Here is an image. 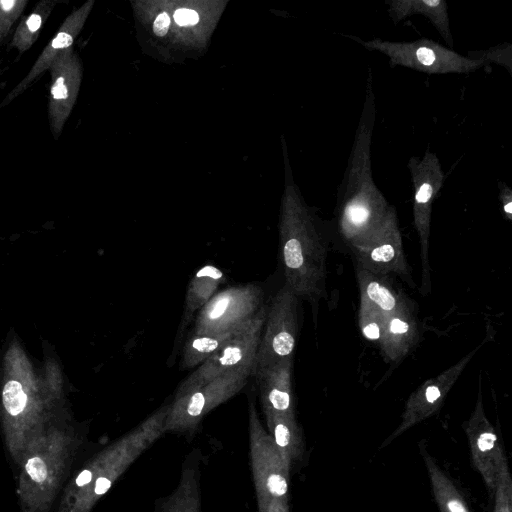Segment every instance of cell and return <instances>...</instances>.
I'll return each mask as SVG.
<instances>
[{"instance_id": "obj_1", "label": "cell", "mask_w": 512, "mask_h": 512, "mask_svg": "<svg viewBox=\"0 0 512 512\" xmlns=\"http://www.w3.org/2000/svg\"><path fill=\"white\" fill-rule=\"evenodd\" d=\"M86 436L81 428L54 422L28 444L16 472L20 512H54Z\"/></svg>"}, {"instance_id": "obj_16", "label": "cell", "mask_w": 512, "mask_h": 512, "mask_svg": "<svg viewBox=\"0 0 512 512\" xmlns=\"http://www.w3.org/2000/svg\"><path fill=\"white\" fill-rule=\"evenodd\" d=\"M199 451L187 455L176 488L158 503L157 512H201Z\"/></svg>"}, {"instance_id": "obj_34", "label": "cell", "mask_w": 512, "mask_h": 512, "mask_svg": "<svg viewBox=\"0 0 512 512\" xmlns=\"http://www.w3.org/2000/svg\"><path fill=\"white\" fill-rule=\"evenodd\" d=\"M0 3L4 10H10L12 6L15 4L13 0H2Z\"/></svg>"}, {"instance_id": "obj_26", "label": "cell", "mask_w": 512, "mask_h": 512, "mask_svg": "<svg viewBox=\"0 0 512 512\" xmlns=\"http://www.w3.org/2000/svg\"><path fill=\"white\" fill-rule=\"evenodd\" d=\"M512 46L508 43L500 44L495 47L488 48L481 51H470L467 57L484 60L488 64L494 62L504 66L507 71L512 74Z\"/></svg>"}, {"instance_id": "obj_3", "label": "cell", "mask_w": 512, "mask_h": 512, "mask_svg": "<svg viewBox=\"0 0 512 512\" xmlns=\"http://www.w3.org/2000/svg\"><path fill=\"white\" fill-rule=\"evenodd\" d=\"M376 121V98L369 72L365 100L340 190L339 229L348 243L376 227L389 204L376 186L371 167V140Z\"/></svg>"}, {"instance_id": "obj_27", "label": "cell", "mask_w": 512, "mask_h": 512, "mask_svg": "<svg viewBox=\"0 0 512 512\" xmlns=\"http://www.w3.org/2000/svg\"><path fill=\"white\" fill-rule=\"evenodd\" d=\"M499 199L506 219H512V190L505 182H499Z\"/></svg>"}, {"instance_id": "obj_7", "label": "cell", "mask_w": 512, "mask_h": 512, "mask_svg": "<svg viewBox=\"0 0 512 512\" xmlns=\"http://www.w3.org/2000/svg\"><path fill=\"white\" fill-rule=\"evenodd\" d=\"M265 317L266 307L263 306L255 317L237 331L220 350L180 383L174 399L231 371L241 368L253 370Z\"/></svg>"}, {"instance_id": "obj_15", "label": "cell", "mask_w": 512, "mask_h": 512, "mask_svg": "<svg viewBox=\"0 0 512 512\" xmlns=\"http://www.w3.org/2000/svg\"><path fill=\"white\" fill-rule=\"evenodd\" d=\"M292 364L293 357L284 358L254 376L264 413L274 412L295 417L291 383Z\"/></svg>"}, {"instance_id": "obj_25", "label": "cell", "mask_w": 512, "mask_h": 512, "mask_svg": "<svg viewBox=\"0 0 512 512\" xmlns=\"http://www.w3.org/2000/svg\"><path fill=\"white\" fill-rule=\"evenodd\" d=\"M494 496V512H512V479L508 465L499 473Z\"/></svg>"}, {"instance_id": "obj_19", "label": "cell", "mask_w": 512, "mask_h": 512, "mask_svg": "<svg viewBox=\"0 0 512 512\" xmlns=\"http://www.w3.org/2000/svg\"><path fill=\"white\" fill-rule=\"evenodd\" d=\"M223 272L213 265H206L199 269L188 284L182 319L179 325L176 342L181 341L187 325L216 293L224 280Z\"/></svg>"}, {"instance_id": "obj_6", "label": "cell", "mask_w": 512, "mask_h": 512, "mask_svg": "<svg viewBox=\"0 0 512 512\" xmlns=\"http://www.w3.org/2000/svg\"><path fill=\"white\" fill-rule=\"evenodd\" d=\"M252 370L241 368L175 398L170 404L164 432L191 434L210 411L239 393Z\"/></svg>"}, {"instance_id": "obj_29", "label": "cell", "mask_w": 512, "mask_h": 512, "mask_svg": "<svg viewBox=\"0 0 512 512\" xmlns=\"http://www.w3.org/2000/svg\"><path fill=\"white\" fill-rule=\"evenodd\" d=\"M174 19L180 26H189L195 25L199 20V16L194 10L182 8L176 10L174 13Z\"/></svg>"}, {"instance_id": "obj_24", "label": "cell", "mask_w": 512, "mask_h": 512, "mask_svg": "<svg viewBox=\"0 0 512 512\" xmlns=\"http://www.w3.org/2000/svg\"><path fill=\"white\" fill-rule=\"evenodd\" d=\"M385 324V315L368 299L360 295L359 326L363 335L379 344Z\"/></svg>"}, {"instance_id": "obj_30", "label": "cell", "mask_w": 512, "mask_h": 512, "mask_svg": "<svg viewBox=\"0 0 512 512\" xmlns=\"http://www.w3.org/2000/svg\"><path fill=\"white\" fill-rule=\"evenodd\" d=\"M169 26L170 17L166 12H162L154 21L153 32L156 36L162 37L168 32Z\"/></svg>"}, {"instance_id": "obj_13", "label": "cell", "mask_w": 512, "mask_h": 512, "mask_svg": "<svg viewBox=\"0 0 512 512\" xmlns=\"http://www.w3.org/2000/svg\"><path fill=\"white\" fill-rule=\"evenodd\" d=\"M473 465L482 476L485 485L494 493L501 469L507 465L505 454L497 434L487 419L479 398L465 426Z\"/></svg>"}, {"instance_id": "obj_28", "label": "cell", "mask_w": 512, "mask_h": 512, "mask_svg": "<svg viewBox=\"0 0 512 512\" xmlns=\"http://www.w3.org/2000/svg\"><path fill=\"white\" fill-rule=\"evenodd\" d=\"M258 512H289L288 500L271 498L257 502Z\"/></svg>"}, {"instance_id": "obj_11", "label": "cell", "mask_w": 512, "mask_h": 512, "mask_svg": "<svg viewBox=\"0 0 512 512\" xmlns=\"http://www.w3.org/2000/svg\"><path fill=\"white\" fill-rule=\"evenodd\" d=\"M249 448L257 502L271 498L288 500L289 472L260 421L254 401L249 402Z\"/></svg>"}, {"instance_id": "obj_22", "label": "cell", "mask_w": 512, "mask_h": 512, "mask_svg": "<svg viewBox=\"0 0 512 512\" xmlns=\"http://www.w3.org/2000/svg\"><path fill=\"white\" fill-rule=\"evenodd\" d=\"M422 454L440 512H471L456 486L434 459L426 451L422 450Z\"/></svg>"}, {"instance_id": "obj_31", "label": "cell", "mask_w": 512, "mask_h": 512, "mask_svg": "<svg viewBox=\"0 0 512 512\" xmlns=\"http://www.w3.org/2000/svg\"><path fill=\"white\" fill-rule=\"evenodd\" d=\"M72 37L67 33H59L52 42V46L55 49L64 48L72 43Z\"/></svg>"}, {"instance_id": "obj_5", "label": "cell", "mask_w": 512, "mask_h": 512, "mask_svg": "<svg viewBox=\"0 0 512 512\" xmlns=\"http://www.w3.org/2000/svg\"><path fill=\"white\" fill-rule=\"evenodd\" d=\"M369 51L386 55L391 67L402 66L427 74H468L487 62L463 56L451 48L428 38L409 42H394L373 38L363 40L348 36Z\"/></svg>"}, {"instance_id": "obj_8", "label": "cell", "mask_w": 512, "mask_h": 512, "mask_svg": "<svg viewBox=\"0 0 512 512\" xmlns=\"http://www.w3.org/2000/svg\"><path fill=\"white\" fill-rule=\"evenodd\" d=\"M263 296L262 288L252 283L215 293L199 310L193 334L219 335L240 330L263 307Z\"/></svg>"}, {"instance_id": "obj_33", "label": "cell", "mask_w": 512, "mask_h": 512, "mask_svg": "<svg viewBox=\"0 0 512 512\" xmlns=\"http://www.w3.org/2000/svg\"><path fill=\"white\" fill-rule=\"evenodd\" d=\"M40 25L41 17L36 14L31 15L27 21V26L32 32L36 31L40 27Z\"/></svg>"}, {"instance_id": "obj_4", "label": "cell", "mask_w": 512, "mask_h": 512, "mask_svg": "<svg viewBox=\"0 0 512 512\" xmlns=\"http://www.w3.org/2000/svg\"><path fill=\"white\" fill-rule=\"evenodd\" d=\"M289 192L280 227V255L286 285L298 298L317 300L325 291V243L308 207L293 189Z\"/></svg>"}, {"instance_id": "obj_9", "label": "cell", "mask_w": 512, "mask_h": 512, "mask_svg": "<svg viewBox=\"0 0 512 512\" xmlns=\"http://www.w3.org/2000/svg\"><path fill=\"white\" fill-rule=\"evenodd\" d=\"M298 336V297L285 284L266 308L265 322L251 376L293 357Z\"/></svg>"}, {"instance_id": "obj_14", "label": "cell", "mask_w": 512, "mask_h": 512, "mask_svg": "<svg viewBox=\"0 0 512 512\" xmlns=\"http://www.w3.org/2000/svg\"><path fill=\"white\" fill-rule=\"evenodd\" d=\"M473 353L468 354L436 377L427 380L410 395L400 424L383 445H386L412 426L431 416L440 408L448 392L471 360Z\"/></svg>"}, {"instance_id": "obj_32", "label": "cell", "mask_w": 512, "mask_h": 512, "mask_svg": "<svg viewBox=\"0 0 512 512\" xmlns=\"http://www.w3.org/2000/svg\"><path fill=\"white\" fill-rule=\"evenodd\" d=\"M63 81L64 79L62 77L58 78L52 88V94L55 99H63L67 96V89Z\"/></svg>"}, {"instance_id": "obj_10", "label": "cell", "mask_w": 512, "mask_h": 512, "mask_svg": "<svg viewBox=\"0 0 512 512\" xmlns=\"http://www.w3.org/2000/svg\"><path fill=\"white\" fill-rule=\"evenodd\" d=\"M349 244L362 269L380 276H410L394 206H389L376 227Z\"/></svg>"}, {"instance_id": "obj_17", "label": "cell", "mask_w": 512, "mask_h": 512, "mask_svg": "<svg viewBox=\"0 0 512 512\" xmlns=\"http://www.w3.org/2000/svg\"><path fill=\"white\" fill-rule=\"evenodd\" d=\"M418 338L417 323L409 307L385 315V324L379 346L390 361H399L415 345Z\"/></svg>"}, {"instance_id": "obj_21", "label": "cell", "mask_w": 512, "mask_h": 512, "mask_svg": "<svg viewBox=\"0 0 512 512\" xmlns=\"http://www.w3.org/2000/svg\"><path fill=\"white\" fill-rule=\"evenodd\" d=\"M357 278L360 295L368 299L384 315L408 306L404 296L395 289L386 276L373 274L358 266Z\"/></svg>"}, {"instance_id": "obj_12", "label": "cell", "mask_w": 512, "mask_h": 512, "mask_svg": "<svg viewBox=\"0 0 512 512\" xmlns=\"http://www.w3.org/2000/svg\"><path fill=\"white\" fill-rule=\"evenodd\" d=\"M407 167L414 187L413 216L421 249L422 293H426L431 286L428 246L432 204L443 185L444 173L440 160L431 151H426L422 158L411 157Z\"/></svg>"}, {"instance_id": "obj_20", "label": "cell", "mask_w": 512, "mask_h": 512, "mask_svg": "<svg viewBox=\"0 0 512 512\" xmlns=\"http://www.w3.org/2000/svg\"><path fill=\"white\" fill-rule=\"evenodd\" d=\"M264 415L268 432L290 473L292 465L302 458L305 450L301 428L295 417H287L274 412H266Z\"/></svg>"}, {"instance_id": "obj_23", "label": "cell", "mask_w": 512, "mask_h": 512, "mask_svg": "<svg viewBox=\"0 0 512 512\" xmlns=\"http://www.w3.org/2000/svg\"><path fill=\"white\" fill-rule=\"evenodd\" d=\"M236 332L219 335H196L192 333L184 344L180 369L187 370L200 366L220 350Z\"/></svg>"}, {"instance_id": "obj_18", "label": "cell", "mask_w": 512, "mask_h": 512, "mask_svg": "<svg viewBox=\"0 0 512 512\" xmlns=\"http://www.w3.org/2000/svg\"><path fill=\"white\" fill-rule=\"evenodd\" d=\"M387 12L396 24L412 15L425 16L445 40L448 48L453 47V37L450 29L448 6L444 0H386Z\"/></svg>"}, {"instance_id": "obj_2", "label": "cell", "mask_w": 512, "mask_h": 512, "mask_svg": "<svg viewBox=\"0 0 512 512\" xmlns=\"http://www.w3.org/2000/svg\"><path fill=\"white\" fill-rule=\"evenodd\" d=\"M170 404L160 407L134 429L74 469L54 512H92L127 468L164 432Z\"/></svg>"}]
</instances>
